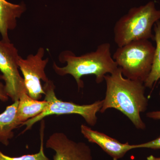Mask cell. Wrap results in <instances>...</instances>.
Returning <instances> with one entry per match:
<instances>
[{"mask_svg":"<svg viewBox=\"0 0 160 160\" xmlns=\"http://www.w3.org/2000/svg\"><path fill=\"white\" fill-rule=\"evenodd\" d=\"M104 81L106 95L100 112L104 113L111 108L117 109L126 116L136 129H146V124L141 116L148 106L144 83L124 77L119 67L112 74L106 75Z\"/></svg>","mask_w":160,"mask_h":160,"instance_id":"obj_1","label":"cell"},{"mask_svg":"<svg viewBox=\"0 0 160 160\" xmlns=\"http://www.w3.org/2000/svg\"><path fill=\"white\" fill-rule=\"evenodd\" d=\"M59 61L67 65L60 67L55 63L53 69L59 75H71L76 80L78 89L83 88L84 85L81 78L84 76L93 75L98 84L104 81L107 74H110L117 70L118 67L112 56L111 45L104 43L98 46L95 51L77 56L70 51L61 53Z\"/></svg>","mask_w":160,"mask_h":160,"instance_id":"obj_2","label":"cell"},{"mask_svg":"<svg viewBox=\"0 0 160 160\" xmlns=\"http://www.w3.org/2000/svg\"><path fill=\"white\" fill-rule=\"evenodd\" d=\"M160 19V10L156 8L153 2L132 7L115 24V42L118 47L133 41L154 40L152 29Z\"/></svg>","mask_w":160,"mask_h":160,"instance_id":"obj_3","label":"cell"},{"mask_svg":"<svg viewBox=\"0 0 160 160\" xmlns=\"http://www.w3.org/2000/svg\"><path fill=\"white\" fill-rule=\"evenodd\" d=\"M155 51L149 40H138L118 47L112 58L124 77L144 83L151 71Z\"/></svg>","mask_w":160,"mask_h":160,"instance_id":"obj_4","label":"cell"},{"mask_svg":"<svg viewBox=\"0 0 160 160\" xmlns=\"http://www.w3.org/2000/svg\"><path fill=\"white\" fill-rule=\"evenodd\" d=\"M43 88L45 92V100L49 102V106L45 111L39 115L23 123L22 126H26L23 133L31 129L35 123L42 121L46 117L52 115H79L89 126H94L96 125L98 122L97 114L102 109V100H98L88 105H78L71 102H64L58 99L55 93L53 82L50 80L45 83Z\"/></svg>","mask_w":160,"mask_h":160,"instance_id":"obj_5","label":"cell"},{"mask_svg":"<svg viewBox=\"0 0 160 160\" xmlns=\"http://www.w3.org/2000/svg\"><path fill=\"white\" fill-rule=\"evenodd\" d=\"M20 57L18 49L10 41L0 40V79L5 82L6 93L13 102L19 100L23 92H27L24 78L19 71Z\"/></svg>","mask_w":160,"mask_h":160,"instance_id":"obj_6","label":"cell"},{"mask_svg":"<svg viewBox=\"0 0 160 160\" xmlns=\"http://www.w3.org/2000/svg\"><path fill=\"white\" fill-rule=\"evenodd\" d=\"M44 53V49L40 48L35 55H29L25 59L20 56L18 61V66L24 77L27 93L35 100L41 99L42 95L45 94L41 81L45 83L49 81L45 70L49 59H43Z\"/></svg>","mask_w":160,"mask_h":160,"instance_id":"obj_7","label":"cell"},{"mask_svg":"<svg viewBox=\"0 0 160 160\" xmlns=\"http://www.w3.org/2000/svg\"><path fill=\"white\" fill-rule=\"evenodd\" d=\"M46 147L54 150L53 160H93L91 148L84 142H77L62 132L52 134Z\"/></svg>","mask_w":160,"mask_h":160,"instance_id":"obj_8","label":"cell"},{"mask_svg":"<svg viewBox=\"0 0 160 160\" xmlns=\"http://www.w3.org/2000/svg\"><path fill=\"white\" fill-rule=\"evenodd\" d=\"M81 131L89 142L98 145L113 160L122 158L128 152L135 149V145H130L128 142L121 143L103 132L93 130L83 124L81 126Z\"/></svg>","mask_w":160,"mask_h":160,"instance_id":"obj_9","label":"cell"},{"mask_svg":"<svg viewBox=\"0 0 160 160\" xmlns=\"http://www.w3.org/2000/svg\"><path fill=\"white\" fill-rule=\"evenodd\" d=\"M26 10L23 3L14 4L6 0H0V33L2 39L10 41L8 36L9 30L15 29L17 19L19 18Z\"/></svg>","mask_w":160,"mask_h":160,"instance_id":"obj_10","label":"cell"},{"mask_svg":"<svg viewBox=\"0 0 160 160\" xmlns=\"http://www.w3.org/2000/svg\"><path fill=\"white\" fill-rule=\"evenodd\" d=\"M49 105L48 101L34 99L27 92H23L19 99L17 111L18 122L20 126L45 111Z\"/></svg>","mask_w":160,"mask_h":160,"instance_id":"obj_11","label":"cell"},{"mask_svg":"<svg viewBox=\"0 0 160 160\" xmlns=\"http://www.w3.org/2000/svg\"><path fill=\"white\" fill-rule=\"evenodd\" d=\"M18 103L19 100L15 101L0 114V143L5 146H9L14 137L13 131L20 126L17 118Z\"/></svg>","mask_w":160,"mask_h":160,"instance_id":"obj_12","label":"cell"},{"mask_svg":"<svg viewBox=\"0 0 160 160\" xmlns=\"http://www.w3.org/2000/svg\"><path fill=\"white\" fill-rule=\"evenodd\" d=\"M155 32L154 40L156 43V47L153 62L150 73L146 79L144 85L146 88L152 89L160 80V21L154 24Z\"/></svg>","mask_w":160,"mask_h":160,"instance_id":"obj_13","label":"cell"},{"mask_svg":"<svg viewBox=\"0 0 160 160\" xmlns=\"http://www.w3.org/2000/svg\"><path fill=\"white\" fill-rule=\"evenodd\" d=\"M40 129V139L41 145L39 151L36 153L32 154L23 155L19 157H10L4 154L0 150V160H51L46 156L44 152V129L45 128L44 120L41 122Z\"/></svg>","mask_w":160,"mask_h":160,"instance_id":"obj_14","label":"cell"},{"mask_svg":"<svg viewBox=\"0 0 160 160\" xmlns=\"http://www.w3.org/2000/svg\"><path fill=\"white\" fill-rule=\"evenodd\" d=\"M136 149L147 148L152 149H160V135L155 139L142 144L135 145Z\"/></svg>","mask_w":160,"mask_h":160,"instance_id":"obj_15","label":"cell"},{"mask_svg":"<svg viewBox=\"0 0 160 160\" xmlns=\"http://www.w3.org/2000/svg\"><path fill=\"white\" fill-rule=\"evenodd\" d=\"M9 97L6 93L5 86L0 82V101L6 102L9 100Z\"/></svg>","mask_w":160,"mask_h":160,"instance_id":"obj_16","label":"cell"},{"mask_svg":"<svg viewBox=\"0 0 160 160\" xmlns=\"http://www.w3.org/2000/svg\"><path fill=\"white\" fill-rule=\"evenodd\" d=\"M160 97V91L159 93ZM146 117L153 120H160V110L149 112L146 114Z\"/></svg>","mask_w":160,"mask_h":160,"instance_id":"obj_17","label":"cell"},{"mask_svg":"<svg viewBox=\"0 0 160 160\" xmlns=\"http://www.w3.org/2000/svg\"><path fill=\"white\" fill-rule=\"evenodd\" d=\"M145 160H160V158L156 157L154 156L151 155L147 157Z\"/></svg>","mask_w":160,"mask_h":160,"instance_id":"obj_18","label":"cell"}]
</instances>
